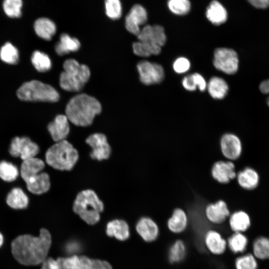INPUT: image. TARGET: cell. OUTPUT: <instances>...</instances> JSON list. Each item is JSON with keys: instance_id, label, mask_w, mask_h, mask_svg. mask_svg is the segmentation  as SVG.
<instances>
[{"instance_id": "cell-1", "label": "cell", "mask_w": 269, "mask_h": 269, "mask_svg": "<svg viewBox=\"0 0 269 269\" xmlns=\"http://www.w3.org/2000/svg\"><path fill=\"white\" fill-rule=\"evenodd\" d=\"M51 241L50 233L44 228L40 230L38 237L30 235H20L11 243L12 254L20 264L38 265L47 259Z\"/></svg>"}, {"instance_id": "cell-2", "label": "cell", "mask_w": 269, "mask_h": 269, "mask_svg": "<svg viewBox=\"0 0 269 269\" xmlns=\"http://www.w3.org/2000/svg\"><path fill=\"white\" fill-rule=\"evenodd\" d=\"M99 102L85 94L73 97L67 105L65 113L69 121L76 126L87 127L92 124L95 117L101 112Z\"/></svg>"}, {"instance_id": "cell-3", "label": "cell", "mask_w": 269, "mask_h": 269, "mask_svg": "<svg viewBox=\"0 0 269 269\" xmlns=\"http://www.w3.org/2000/svg\"><path fill=\"white\" fill-rule=\"evenodd\" d=\"M73 210L84 221L93 225L99 221L104 204L94 191L86 189L77 195Z\"/></svg>"}, {"instance_id": "cell-4", "label": "cell", "mask_w": 269, "mask_h": 269, "mask_svg": "<svg viewBox=\"0 0 269 269\" xmlns=\"http://www.w3.org/2000/svg\"><path fill=\"white\" fill-rule=\"evenodd\" d=\"M78 158V151L66 139L56 142L45 153L47 163L53 168L59 170H71Z\"/></svg>"}, {"instance_id": "cell-5", "label": "cell", "mask_w": 269, "mask_h": 269, "mask_svg": "<svg viewBox=\"0 0 269 269\" xmlns=\"http://www.w3.org/2000/svg\"><path fill=\"white\" fill-rule=\"evenodd\" d=\"M63 68L64 71L60 77V85L66 91H79L90 78L89 68L75 59L66 60L64 62Z\"/></svg>"}, {"instance_id": "cell-6", "label": "cell", "mask_w": 269, "mask_h": 269, "mask_svg": "<svg viewBox=\"0 0 269 269\" xmlns=\"http://www.w3.org/2000/svg\"><path fill=\"white\" fill-rule=\"evenodd\" d=\"M16 94L20 100L25 101L55 102L59 99L58 92L53 87L37 80L23 83Z\"/></svg>"}, {"instance_id": "cell-7", "label": "cell", "mask_w": 269, "mask_h": 269, "mask_svg": "<svg viewBox=\"0 0 269 269\" xmlns=\"http://www.w3.org/2000/svg\"><path fill=\"white\" fill-rule=\"evenodd\" d=\"M213 64L218 70L227 74H233L238 69V55L233 49L218 48L214 51Z\"/></svg>"}, {"instance_id": "cell-8", "label": "cell", "mask_w": 269, "mask_h": 269, "mask_svg": "<svg viewBox=\"0 0 269 269\" xmlns=\"http://www.w3.org/2000/svg\"><path fill=\"white\" fill-rule=\"evenodd\" d=\"M39 151L38 145L25 136L13 138L9 148L11 156L20 157L23 161L35 157Z\"/></svg>"}, {"instance_id": "cell-9", "label": "cell", "mask_w": 269, "mask_h": 269, "mask_svg": "<svg viewBox=\"0 0 269 269\" xmlns=\"http://www.w3.org/2000/svg\"><path fill=\"white\" fill-rule=\"evenodd\" d=\"M137 69L140 81L145 85L159 83L164 79L163 68L157 63L141 61L137 64Z\"/></svg>"}, {"instance_id": "cell-10", "label": "cell", "mask_w": 269, "mask_h": 269, "mask_svg": "<svg viewBox=\"0 0 269 269\" xmlns=\"http://www.w3.org/2000/svg\"><path fill=\"white\" fill-rule=\"evenodd\" d=\"M221 151L228 160L232 161L238 159L243 152V144L240 137L232 133H226L220 141Z\"/></svg>"}, {"instance_id": "cell-11", "label": "cell", "mask_w": 269, "mask_h": 269, "mask_svg": "<svg viewBox=\"0 0 269 269\" xmlns=\"http://www.w3.org/2000/svg\"><path fill=\"white\" fill-rule=\"evenodd\" d=\"M86 142L91 147L90 157L98 161L107 159L111 153V148L106 135L101 133H95L89 135Z\"/></svg>"}, {"instance_id": "cell-12", "label": "cell", "mask_w": 269, "mask_h": 269, "mask_svg": "<svg viewBox=\"0 0 269 269\" xmlns=\"http://www.w3.org/2000/svg\"><path fill=\"white\" fill-rule=\"evenodd\" d=\"M26 183L27 189L35 194L47 192L50 187L49 175L46 172H32L21 175Z\"/></svg>"}, {"instance_id": "cell-13", "label": "cell", "mask_w": 269, "mask_h": 269, "mask_svg": "<svg viewBox=\"0 0 269 269\" xmlns=\"http://www.w3.org/2000/svg\"><path fill=\"white\" fill-rule=\"evenodd\" d=\"M147 20V12L140 4H136L132 6L125 17V27L131 33L137 35L140 26L144 25Z\"/></svg>"}, {"instance_id": "cell-14", "label": "cell", "mask_w": 269, "mask_h": 269, "mask_svg": "<svg viewBox=\"0 0 269 269\" xmlns=\"http://www.w3.org/2000/svg\"><path fill=\"white\" fill-rule=\"evenodd\" d=\"M235 165L231 160H219L215 162L211 168L213 179L221 184H228L236 178L237 175Z\"/></svg>"}, {"instance_id": "cell-15", "label": "cell", "mask_w": 269, "mask_h": 269, "mask_svg": "<svg viewBox=\"0 0 269 269\" xmlns=\"http://www.w3.org/2000/svg\"><path fill=\"white\" fill-rule=\"evenodd\" d=\"M139 41L147 44L163 46L166 41L164 28L159 25H146L141 28L137 35Z\"/></svg>"}, {"instance_id": "cell-16", "label": "cell", "mask_w": 269, "mask_h": 269, "mask_svg": "<svg viewBox=\"0 0 269 269\" xmlns=\"http://www.w3.org/2000/svg\"><path fill=\"white\" fill-rule=\"evenodd\" d=\"M205 214L209 221L213 224H220L229 217L230 212L226 202L219 200L208 204L205 209Z\"/></svg>"}, {"instance_id": "cell-17", "label": "cell", "mask_w": 269, "mask_h": 269, "mask_svg": "<svg viewBox=\"0 0 269 269\" xmlns=\"http://www.w3.org/2000/svg\"><path fill=\"white\" fill-rule=\"evenodd\" d=\"M236 178L240 187L247 191H252L259 186L261 178L256 169L247 166L237 173Z\"/></svg>"}, {"instance_id": "cell-18", "label": "cell", "mask_w": 269, "mask_h": 269, "mask_svg": "<svg viewBox=\"0 0 269 269\" xmlns=\"http://www.w3.org/2000/svg\"><path fill=\"white\" fill-rule=\"evenodd\" d=\"M68 121L66 115H59L48 124V132L56 142L65 140L68 136L70 131Z\"/></svg>"}, {"instance_id": "cell-19", "label": "cell", "mask_w": 269, "mask_h": 269, "mask_svg": "<svg viewBox=\"0 0 269 269\" xmlns=\"http://www.w3.org/2000/svg\"><path fill=\"white\" fill-rule=\"evenodd\" d=\"M135 228L139 235L147 242L155 240L159 234L158 225L149 217L140 218L136 223Z\"/></svg>"}, {"instance_id": "cell-20", "label": "cell", "mask_w": 269, "mask_h": 269, "mask_svg": "<svg viewBox=\"0 0 269 269\" xmlns=\"http://www.w3.org/2000/svg\"><path fill=\"white\" fill-rule=\"evenodd\" d=\"M204 242L208 250L213 254L219 255L226 250L227 243L221 234L216 231L211 230L207 232Z\"/></svg>"}, {"instance_id": "cell-21", "label": "cell", "mask_w": 269, "mask_h": 269, "mask_svg": "<svg viewBox=\"0 0 269 269\" xmlns=\"http://www.w3.org/2000/svg\"><path fill=\"white\" fill-rule=\"evenodd\" d=\"M230 228L234 232L244 233L251 226V219L244 210H238L230 214L229 220Z\"/></svg>"}, {"instance_id": "cell-22", "label": "cell", "mask_w": 269, "mask_h": 269, "mask_svg": "<svg viewBox=\"0 0 269 269\" xmlns=\"http://www.w3.org/2000/svg\"><path fill=\"white\" fill-rule=\"evenodd\" d=\"M206 16L214 25H219L225 22L228 18L227 11L218 1H212L207 8Z\"/></svg>"}, {"instance_id": "cell-23", "label": "cell", "mask_w": 269, "mask_h": 269, "mask_svg": "<svg viewBox=\"0 0 269 269\" xmlns=\"http://www.w3.org/2000/svg\"><path fill=\"white\" fill-rule=\"evenodd\" d=\"M107 235L120 241H125L130 237L129 227L123 220L115 219L109 222L106 226Z\"/></svg>"}, {"instance_id": "cell-24", "label": "cell", "mask_w": 269, "mask_h": 269, "mask_svg": "<svg viewBox=\"0 0 269 269\" xmlns=\"http://www.w3.org/2000/svg\"><path fill=\"white\" fill-rule=\"evenodd\" d=\"M187 224V215L185 211L180 208H175L173 210L167 223L168 229L175 234L183 232L186 229Z\"/></svg>"}, {"instance_id": "cell-25", "label": "cell", "mask_w": 269, "mask_h": 269, "mask_svg": "<svg viewBox=\"0 0 269 269\" xmlns=\"http://www.w3.org/2000/svg\"><path fill=\"white\" fill-rule=\"evenodd\" d=\"M33 27L36 34L46 40H51L56 31L55 23L47 17L37 18L34 23Z\"/></svg>"}, {"instance_id": "cell-26", "label": "cell", "mask_w": 269, "mask_h": 269, "mask_svg": "<svg viewBox=\"0 0 269 269\" xmlns=\"http://www.w3.org/2000/svg\"><path fill=\"white\" fill-rule=\"evenodd\" d=\"M80 47L79 41L67 33H62L60 40L55 45V51L59 55L77 51Z\"/></svg>"}, {"instance_id": "cell-27", "label": "cell", "mask_w": 269, "mask_h": 269, "mask_svg": "<svg viewBox=\"0 0 269 269\" xmlns=\"http://www.w3.org/2000/svg\"><path fill=\"white\" fill-rule=\"evenodd\" d=\"M207 88L210 96L215 99H223L228 91V86L226 81L218 77H213L210 79Z\"/></svg>"}, {"instance_id": "cell-28", "label": "cell", "mask_w": 269, "mask_h": 269, "mask_svg": "<svg viewBox=\"0 0 269 269\" xmlns=\"http://www.w3.org/2000/svg\"><path fill=\"white\" fill-rule=\"evenodd\" d=\"M6 201L9 207L15 209H24L28 204L27 196L19 188H13L7 195Z\"/></svg>"}, {"instance_id": "cell-29", "label": "cell", "mask_w": 269, "mask_h": 269, "mask_svg": "<svg viewBox=\"0 0 269 269\" xmlns=\"http://www.w3.org/2000/svg\"><path fill=\"white\" fill-rule=\"evenodd\" d=\"M252 250L257 259L269 260V238L264 236L256 238L252 244Z\"/></svg>"}, {"instance_id": "cell-30", "label": "cell", "mask_w": 269, "mask_h": 269, "mask_svg": "<svg viewBox=\"0 0 269 269\" xmlns=\"http://www.w3.org/2000/svg\"><path fill=\"white\" fill-rule=\"evenodd\" d=\"M247 237L243 233L234 232L228 239L227 245L230 250L235 254L243 253L248 245Z\"/></svg>"}, {"instance_id": "cell-31", "label": "cell", "mask_w": 269, "mask_h": 269, "mask_svg": "<svg viewBox=\"0 0 269 269\" xmlns=\"http://www.w3.org/2000/svg\"><path fill=\"white\" fill-rule=\"evenodd\" d=\"M31 61L34 68L40 72L47 71L51 67V62L49 56L38 50L33 52Z\"/></svg>"}, {"instance_id": "cell-32", "label": "cell", "mask_w": 269, "mask_h": 269, "mask_svg": "<svg viewBox=\"0 0 269 269\" xmlns=\"http://www.w3.org/2000/svg\"><path fill=\"white\" fill-rule=\"evenodd\" d=\"M134 53L139 56L147 57L151 55H158L161 51V47L146 43L137 41L133 44Z\"/></svg>"}, {"instance_id": "cell-33", "label": "cell", "mask_w": 269, "mask_h": 269, "mask_svg": "<svg viewBox=\"0 0 269 269\" xmlns=\"http://www.w3.org/2000/svg\"><path fill=\"white\" fill-rule=\"evenodd\" d=\"M1 60L9 64H15L18 61L19 54L17 49L9 42L5 43L0 49Z\"/></svg>"}, {"instance_id": "cell-34", "label": "cell", "mask_w": 269, "mask_h": 269, "mask_svg": "<svg viewBox=\"0 0 269 269\" xmlns=\"http://www.w3.org/2000/svg\"><path fill=\"white\" fill-rule=\"evenodd\" d=\"M22 0H3L2 4L4 14L10 18H19L21 15Z\"/></svg>"}, {"instance_id": "cell-35", "label": "cell", "mask_w": 269, "mask_h": 269, "mask_svg": "<svg viewBox=\"0 0 269 269\" xmlns=\"http://www.w3.org/2000/svg\"><path fill=\"white\" fill-rule=\"evenodd\" d=\"M186 247L181 240H176L171 246L168 252V260L171 263H178L185 257Z\"/></svg>"}, {"instance_id": "cell-36", "label": "cell", "mask_w": 269, "mask_h": 269, "mask_svg": "<svg viewBox=\"0 0 269 269\" xmlns=\"http://www.w3.org/2000/svg\"><path fill=\"white\" fill-rule=\"evenodd\" d=\"M105 9L107 16L112 20H117L122 15V4L120 0H105Z\"/></svg>"}, {"instance_id": "cell-37", "label": "cell", "mask_w": 269, "mask_h": 269, "mask_svg": "<svg viewBox=\"0 0 269 269\" xmlns=\"http://www.w3.org/2000/svg\"><path fill=\"white\" fill-rule=\"evenodd\" d=\"M18 175V170L14 165L5 161L0 162V178L3 180L13 181L16 179Z\"/></svg>"}, {"instance_id": "cell-38", "label": "cell", "mask_w": 269, "mask_h": 269, "mask_svg": "<svg viewBox=\"0 0 269 269\" xmlns=\"http://www.w3.org/2000/svg\"><path fill=\"white\" fill-rule=\"evenodd\" d=\"M167 6L171 12L178 15L186 14L191 8L189 0H168Z\"/></svg>"}, {"instance_id": "cell-39", "label": "cell", "mask_w": 269, "mask_h": 269, "mask_svg": "<svg viewBox=\"0 0 269 269\" xmlns=\"http://www.w3.org/2000/svg\"><path fill=\"white\" fill-rule=\"evenodd\" d=\"M235 268L236 269H258L257 259L253 254H245L236 259Z\"/></svg>"}, {"instance_id": "cell-40", "label": "cell", "mask_w": 269, "mask_h": 269, "mask_svg": "<svg viewBox=\"0 0 269 269\" xmlns=\"http://www.w3.org/2000/svg\"><path fill=\"white\" fill-rule=\"evenodd\" d=\"M83 247L81 243L76 239L68 241L64 246V252L68 255L80 253Z\"/></svg>"}, {"instance_id": "cell-41", "label": "cell", "mask_w": 269, "mask_h": 269, "mask_svg": "<svg viewBox=\"0 0 269 269\" xmlns=\"http://www.w3.org/2000/svg\"><path fill=\"white\" fill-rule=\"evenodd\" d=\"M173 68L174 71L177 73H184L188 71L190 69V62L185 57H179L174 62Z\"/></svg>"}, {"instance_id": "cell-42", "label": "cell", "mask_w": 269, "mask_h": 269, "mask_svg": "<svg viewBox=\"0 0 269 269\" xmlns=\"http://www.w3.org/2000/svg\"><path fill=\"white\" fill-rule=\"evenodd\" d=\"M62 264L64 269H80V259L76 255L62 258Z\"/></svg>"}, {"instance_id": "cell-43", "label": "cell", "mask_w": 269, "mask_h": 269, "mask_svg": "<svg viewBox=\"0 0 269 269\" xmlns=\"http://www.w3.org/2000/svg\"><path fill=\"white\" fill-rule=\"evenodd\" d=\"M182 83L183 87L189 91H195L197 88L193 74L185 76Z\"/></svg>"}, {"instance_id": "cell-44", "label": "cell", "mask_w": 269, "mask_h": 269, "mask_svg": "<svg viewBox=\"0 0 269 269\" xmlns=\"http://www.w3.org/2000/svg\"><path fill=\"white\" fill-rule=\"evenodd\" d=\"M92 269H112L107 262L100 260H92Z\"/></svg>"}, {"instance_id": "cell-45", "label": "cell", "mask_w": 269, "mask_h": 269, "mask_svg": "<svg viewBox=\"0 0 269 269\" xmlns=\"http://www.w3.org/2000/svg\"><path fill=\"white\" fill-rule=\"evenodd\" d=\"M192 74L195 79L197 87L201 91H204L207 87V83L204 77L201 74L197 73Z\"/></svg>"}, {"instance_id": "cell-46", "label": "cell", "mask_w": 269, "mask_h": 269, "mask_svg": "<svg viewBox=\"0 0 269 269\" xmlns=\"http://www.w3.org/2000/svg\"><path fill=\"white\" fill-rule=\"evenodd\" d=\"M253 6L265 8L269 6V0H247Z\"/></svg>"}, {"instance_id": "cell-47", "label": "cell", "mask_w": 269, "mask_h": 269, "mask_svg": "<svg viewBox=\"0 0 269 269\" xmlns=\"http://www.w3.org/2000/svg\"><path fill=\"white\" fill-rule=\"evenodd\" d=\"M80 269H92V260L86 256H82L79 257Z\"/></svg>"}, {"instance_id": "cell-48", "label": "cell", "mask_w": 269, "mask_h": 269, "mask_svg": "<svg viewBox=\"0 0 269 269\" xmlns=\"http://www.w3.org/2000/svg\"><path fill=\"white\" fill-rule=\"evenodd\" d=\"M259 88L262 93L269 94V79H267L262 82L260 85ZM267 104L269 107V96L267 99Z\"/></svg>"}, {"instance_id": "cell-49", "label": "cell", "mask_w": 269, "mask_h": 269, "mask_svg": "<svg viewBox=\"0 0 269 269\" xmlns=\"http://www.w3.org/2000/svg\"><path fill=\"white\" fill-rule=\"evenodd\" d=\"M41 269H51L49 268L46 260L44 261L43 263H42V266H41Z\"/></svg>"}, {"instance_id": "cell-50", "label": "cell", "mask_w": 269, "mask_h": 269, "mask_svg": "<svg viewBox=\"0 0 269 269\" xmlns=\"http://www.w3.org/2000/svg\"><path fill=\"white\" fill-rule=\"evenodd\" d=\"M58 260L59 262V263H60V266H59V269H64L63 266H62V258H58Z\"/></svg>"}, {"instance_id": "cell-51", "label": "cell", "mask_w": 269, "mask_h": 269, "mask_svg": "<svg viewBox=\"0 0 269 269\" xmlns=\"http://www.w3.org/2000/svg\"><path fill=\"white\" fill-rule=\"evenodd\" d=\"M3 243V237L2 235L0 233V248L2 245Z\"/></svg>"}]
</instances>
